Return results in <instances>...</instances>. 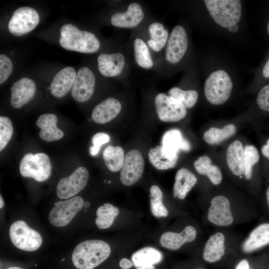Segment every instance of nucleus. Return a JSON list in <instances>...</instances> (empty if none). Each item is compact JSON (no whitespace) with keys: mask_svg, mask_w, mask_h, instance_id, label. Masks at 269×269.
Here are the masks:
<instances>
[{"mask_svg":"<svg viewBox=\"0 0 269 269\" xmlns=\"http://www.w3.org/2000/svg\"><path fill=\"white\" fill-rule=\"evenodd\" d=\"M208 219L219 226H226L233 222L230 202L225 196L219 195L214 197L210 202Z\"/></svg>","mask_w":269,"mask_h":269,"instance_id":"obj_14","label":"nucleus"},{"mask_svg":"<svg viewBox=\"0 0 269 269\" xmlns=\"http://www.w3.org/2000/svg\"><path fill=\"white\" fill-rule=\"evenodd\" d=\"M197 181L196 176L189 169L182 167L176 172L173 185V197L183 200Z\"/></svg>","mask_w":269,"mask_h":269,"instance_id":"obj_24","label":"nucleus"},{"mask_svg":"<svg viewBox=\"0 0 269 269\" xmlns=\"http://www.w3.org/2000/svg\"><path fill=\"white\" fill-rule=\"evenodd\" d=\"M236 132V126L231 124L221 129L212 127L204 133L203 138L209 144H216L232 136Z\"/></svg>","mask_w":269,"mask_h":269,"instance_id":"obj_33","label":"nucleus"},{"mask_svg":"<svg viewBox=\"0 0 269 269\" xmlns=\"http://www.w3.org/2000/svg\"><path fill=\"white\" fill-rule=\"evenodd\" d=\"M39 20V14L35 9L21 6L13 13L8 23V28L12 35L21 36L33 30Z\"/></svg>","mask_w":269,"mask_h":269,"instance_id":"obj_8","label":"nucleus"},{"mask_svg":"<svg viewBox=\"0 0 269 269\" xmlns=\"http://www.w3.org/2000/svg\"><path fill=\"white\" fill-rule=\"evenodd\" d=\"M245 172L246 179L252 176V168L259 160L260 155L257 148L252 145H247L244 148Z\"/></svg>","mask_w":269,"mask_h":269,"instance_id":"obj_37","label":"nucleus"},{"mask_svg":"<svg viewBox=\"0 0 269 269\" xmlns=\"http://www.w3.org/2000/svg\"><path fill=\"white\" fill-rule=\"evenodd\" d=\"M0 209H1L3 207V205H4V202L1 197V195L0 196Z\"/></svg>","mask_w":269,"mask_h":269,"instance_id":"obj_48","label":"nucleus"},{"mask_svg":"<svg viewBox=\"0 0 269 269\" xmlns=\"http://www.w3.org/2000/svg\"><path fill=\"white\" fill-rule=\"evenodd\" d=\"M96 78L92 71L82 67L78 71L71 90L72 98L80 103L88 101L94 91Z\"/></svg>","mask_w":269,"mask_h":269,"instance_id":"obj_13","label":"nucleus"},{"mask_svg":"<svg viewBox=\"0 0 269 269\" xmlns=\"http://www.w3.org/2000/svg\"><path fill=\"white\" fill-rule=\"evenodd\" d=\"M136 269H155L154 266H145L137 268Z\"/></svg>","mask_w":269,"mask_h":269,"instance_id":"obj_46","label":"nucleus"},{"mask_svg":"<svg viewBox=\"0 0 269 269\" xmlns=\"http://www.w3.org/2000/svg\"><path fill=\"white\" fill-rule=\"evenodd\" d=\"M238 26L237 25H235L231 28H229L228 29L231 32H235L238 30Z\"/></svg>","mask_w":269,"mask_h":269,"instance_id":"obj_47","label":"nucleus"},{"mask_svg":"<svg viewBox=\"0 0 269 269\" xmlns=\"http://www.w3.org/2000/svg\"><path fill=\"white\" fill-rule=\"evenodd\" d=\"M188 36L185 29L180 25L173 27L169 34L164 53L166 62L175 65L180 62L187 51Z\"/></svg>","mask_w":269,"mask_h":269,"instance_id":"obj_9","label":"nucleus"},{"mask_svg":"<svg viewBox=\"0 0 269 269\" xmlns=\"http://www.w3.org/2000/svg\"><path fill=\"white\" fill-rule=\"evenodd\" d=\"M233 82L229 74L223 69L212 72L205 80L204 92L206 99L212 104L220 105L229 98Z\"/></svg>","mask_w":269,"mask_h":269,"instance_id":"obj_4","label":"nucleus"},{"mask_svg":"<svg viewBox=\"0 0 269 269\" xmlns=\"http://www.w3.org/2000/svg\"><path fill=\"white\" fill-rule=\"evenodd\" d=\"M168 95L179 101L186 108L193 107L198 98V93L196 91L183 90L177 87L171 88L168 91Z\"/></svg>","mask_w":269,"mask_h":269,"instance_id":"obj_35","label":"nucleus"},{"mask_svg":"<svg viewBox=\"0 0 269 269\" xmlns=\"http://www.w3.org/2000/svg\"><path fill=\"white\" fill-rule=\"evenodd\" d=\"M134 50L135 61L137 65L144 69H150L154 66L149 48L144 41L139 37L134 41Z\"/></svg>","mask_w":269,"mask_h":269,"instance_id":"obj_31","label":"nucleus"},{"mask_svg":"<svg viewBox=\"0 0 269 269\" xmlns=\"http://www.w3.org/2000/svg\"><path fill=\"white\" fill-rule=\"evenodd\" d=\"M257 103L260 109L269 112V84L263 87L259 92Z\"/></svg>","mask_w":269,"mask_h":269,"instance_id":"obj_41","label":"nucleus"},{"mask_svg":"<svg viewBox=\"0 0 269 269\" xmlns=\"http://www.w3.org/2000/svg\"><path fill=\"white\" fill-rule=\"evenodd\" d=\"M110 140V135L106 133L100 132L94 134L92 138L93 145L89 148L90 154L93 156L97 155L101 146L108 143Z\"/></svg>","mask_w":269,"mask_h":269,"instance_id":"obj_40","label":"nucleus"},{"mask_svg":"<svg viewBox=\"0 0 269 269\" xmlns=\"http://www.w3.org/2000/svg\"><path fill=\"white\" fill-rule=\"evenodd\" d=\"M148 158L150 162L156 169L166 170L174 168L178 158L170 159L166 157L162 153L161 145L150 148L148 151Z\"/></svg>","mask_w":269,"mask_h":269,"instance_id":"obj_34","label":"nucleus"},{"mask_svg":"<svg viewBox=\"0 0 269 269\" xmlns=\"http://www.w3.org/2000/svg\"><path fill=\"white\" fill-rule=\"evenodd\" d=\"M163 258L162 254L154 248L147 247L134 252L132 256L134 266L139 267L153 266L159 263Z\"/></svg>","mask_w":269,"mask_h":269,"instance_id":"obj_28","label":"nucleus"},{"mask_svg":"<svg viewBox=\"0 0 269 269\" xmlns=\"http://www.w3.org/2000/svg\"><path fill=\"white\" fill-rule=\"evenodd\" d=\"M162 151L167 158H178L180 150L188 151L191 148L189 141L179 130L174 129L167 131L162 138Z\"/></svg>","mask_w":269,"mask_h":269,"instance_id":"obj_16","label":"nucleus"},{"mask_svg":"<svg viewBox=\"0 0 269 269\" xmlns=\"http://www.w3.org/2000/svg\"><path fill=\"white\" fill-rule=\"evenodd\" d=\"M13 70V63L6 55L0 54V84L4 83L10 76Z\"/></svg>","mask_w":269,"mask_h":269,"instance_id":"obj_39","label":"nucleus"},{"mask_svg":"<svg viewBox=\"0 0 269 269\" xmlns=\"http://www.w3.org/2000/svg\"><path fill=\"white\" fill-rule=\"evenodd\" d=\"M267 31H268V34H269V21L267 25Z\"/></svg>","mask_w":269,"mask_h":269,"instance_id":"obj_51","label":"nucleus"},{"mask_svg":"<svg viewBox=\"0 0 269 269\" xmlns=\"http://www.w3.org/2000/svg\"><path fill=\"white\" fill-rule=\"evenodd\" d=\"M148 32L149 39L146 44L149 48L156 52L161 51L166 46L169 38L167 29L162 23L154 21L149 25Z\"/></svg>","mask_w":269,"mask_h":269,"instance_id":"obj_27","label":"nucleus"},{"mask_svg":"<svg viewBox=\"0 0 269 269\" xmlns=\"http://www.w3.org/2000/svg\"><path fill=\"white\" fill-rule=\"evenodd\" d=\"M111 247L106 242L90 240L79 244L72 255L74 266L78 269H93L110 256Z\"/></svg>","mask_w":269,"mask_h":269,"instance_id":"obj_1","label":"nucleus"},{"mask_svg":"<svg viewBox=\"0 0 269 269\" xmlns=\"http://www.w3.org/2000/svg\"><path fill=\"white\" fill-rule=\"evenodd\" d=\"M205 6L212 19L220 26L229 28L240 20L242 3L239 0H205Z\"/></svg>","mask_w":269,"mask_h":269,"instance_id":"obj_3","label":"nucleus"},{"mask_svg":"<svg viewBox=\"0 0 269 269\" xmlns=\"http://www.w3.org/2000/svg\"><path fill=\"white\" fill-rule=\"evenodd\" d=\"M10 90V104L13 108L19 109L33 99L36 85L32 79L23 77L15 82Z\"/></svg>","mask_w":269,"mask_h":269,"instance_id":"obj_17","label":"nucleus"},{"mask_svg":"<svg viewBox=\"0 0 269 269\" xmlns=\"http://www.w3.org/2000/svg\"><path fill=\"white\" fill-rule=\"evenodd\" d=\"M266 195H267V202H268V206L269 207V187L267 189Z\"/></svg>","mask_w":269,"mask_h":269,"instance_id":"obj_49","label":"nucleus"},{"mask_svg":"<svg viewBox=\"0 0 269 269\" xmlns=\"http://www.w3.org/2000/svg\"><path fill=\"white\" fill-rule=\"evenodd\" d=\"M89 172L86 168L80 166L69 176L61 178L57 183L56 194L58 198L69 199L80 192L86 186Z\"/></svg>","mask_w":269,"mask_h":269,"instance_id":"obj_11","label":"nucleus"},{"mask_svg":"<svg viewBox=\"0 0 269 269\" xmlns=\"http://www.w3.org/2000/svg\"><path fill=\"white\" fill-rule=\"evenodd\" d=\"M154 104L157 116L162 122H177L186 116V108L179 101L164 93L156 95Z\"/></svg>","mask_w":269,"mask_h":269,"instance_id":"obj_10","label":"nucleus"},{"mask_svg":"<svg viewBox=\"0 0 269 269\" xmlns=\"http://www.w3.org/2000/svg\"><path fill=\"white\" fill-rule=\"evenodd\" d=\"M121 109L122 104L118 100L108 98L95 107L92 112V119L97 124L108 123L118 115Z\"/></svg>","mask_w":269,"mask_h":269,"instance_id":"obj_20","label":"nucleus"},{"mask_svg":"<svg viewBox=\"0 0 269 269\" xmlns=\"http://www.w3.org/2000/svg\"><path fill=\"white\" fill-rule=\"evenodd\" d=\"M226 160L233 174L239 176L244 174V148L240 141L236 140L229 145L226 152Z\"/></svg>","mask_w":269,"mask_h":269,"instance_id":"obj_23","label":"nucleus"},{"mask_svg":"<svg viewBox=\"0 0 269 269\" xmlns=\"http://www.w3.org/2000/svg\"><path fill=\"white\" fill-rule=\"evenodd\" d=\"M119 212V208L110 203H105L100 206L96 212V226L100 229L109 228L113 224Z\"/></svg>","mask_w":269,"mask_h":269,"instance_id":"obj_32","label":"nucleus"},{"mask_svg":"<svg viewBox=\"0 0 269 269\" xmlns=\"http://www.w3.org/2000/svg\"><path fill=\"white\" fill-rule=\"evenodd\" d=\"M196 235L195 228L192 226H188L180 233L172 232L164 233L160 236V244L166 249L176 250L185 243L193 241Z\"/></svg>","mask_w":269,"mask_h":269,"instance_id":"obj_22","label":"nucleus"},{"mask_svg":"<svg viewBox=\"0 0 269 269\" xmlns=\"http://www.w3.org/2000/svg\"><path fill=\"white\" fill-rule=\"evenodd\" d=\"M150 210L153 215L156 217H167L168 212L162 203L163 194L156 185H152L150 189Z\"/></svg>","mask_w":269,"mask_h":269,"instance_id":"obj_36","label":"nucleus"},{"mask_svg":"<svg viewBox=\"0 0 269 269\" xmlns=\"http://www.w3.org/2000/svg\"><path fill=\"white\" fill-rule=\"evenodd\" d=\"M119 265L123 269H129L134 266V264L129 259L123 258L120 261Z\"/></svg>","mask_w":269,"mask_h":269,"instance_id":"obj_42","label":"nucleus"},{"mask_svg":"<svg viewBox=\"0 0 269 269\" xmlns=\"http://www.w3.org/2000/svg\"><path fill=\"white\" fill-rule=\"evenodd\" d=\"M100 73L106 77H115L120 75L126 66V60L121 52L101 53L97 58Z\"/></svg>","mask_w":269,"mask_h":269,"instance_id":"obj_18","label":"nucleus"},{"mask_svg":"<svg viewBox=\"0 0 269 269\" xmlns=\"http://www.w3.org/2000/svg\"><path fill=\"white\" fill-rule=\"evenodd\" d=\"M77 73L70 66L60 70L53 77L50 85L51 94L57 98L65 96L71 90Z\"/></svg>","mask_w":269,"mask_h":269,"instance_id":"obj_19","label":"nucleus"},{"mask_svg":"<svg viewBox=\"0 0 269 269\" xmlns=\"http://www.w3.org/2000/svg\"><path fill=\"white\" fill-rule=\"evenodd\" d=\"M269 244V223H263L254 229L244 242L242 248L246 253H251Z\"/></svg>","mask_w":269,"mask_h":269,"instance_id":"obj_25","label":"nucleus"},{"mask_svg":"<svg viewBox=\"0 0 269 269\" xmlns=\"http://www.w3.org/2000/svg\"><path fill=\"white\" fill-rule=\"evenodd\" d=\"M60 33L59 43L66 50L91 54L100 49V42L93 33L80 30L72 24L62 25Z\"/></svg>","mask_w":269,"mask_h":269,"instance_id":"obj_2","label":"nucleus"},{"mask_svg":"<svg viewBox=\"0 0 269 269\" xmlns=\"http://www.w3.org/2000/svg\"><path fill=\"white\" fill-rule=\"evenodd\" d=\"M105 165L111 171L117 172L121 170L124 160V151L120 146L108 145L103 152Z\"/></svg>","mask_w":269,"mask_h":269,"instance_id":"obj_30","label":"nucleus"},{"mask_svg":"<svg viewBox=\"0 0 269 269\" xmlns=\"http://www.w3.org/2000/svg\"><path fill=\"white\" fill-rule=\"evenodd\" d=\"M84 205L86 207H88V206L90 205L89 203L88 202H86V204H84Z\"/></svg>","mask_w":269,"mask_h":269,"instance_id":"obj_52","label":"nucleus"},{"mask_svg":"<svg viewBox=\"0 0 269 269\" xmlns=\"http://www.w3.org/2000/svg\"><path fill=\"white\" fill-rule=\"evenodd\" d=\"M144 161L141 152L136 149L129 150L125 156L121 170L120 180L125 186H132L141 178L144 170Z\"/></svg>","mask_w":269,"mask_h":269,"instance_id":"obj_12","label":"nucleus"},{"mask_svg":"<svg viewBox=\"0 0 269 269\" xmlns=\"http://www.w3.org/2000/svg\"><path fill=\"white\" fill-rule=\"evenodd\" d=\"M262 73L264 77L269 78V57L263 67Z\"/></svg>","mask_w":269,"mask_h":269,"instance_id":"obj_45","label":"nucleus"},{"mask_svg":"<svg viewBox=\"0 0 269 269\" xmlns=\"http://www.w3.org/2000/svg\"><path fill=\"white\" fill-rule=\"evenodd\" d=\"M21 175L33 178L38 182L47 180L51 171V165L48 156L42 152L33 154H26L22 158L19 165Z\"/></svg>","mask_w":269,"mask_h":269,"instance_id":"obj_5","label":"nucleus"},{"mask_svg":"<svg viewBox=\"0 0 269 269\" xmlns=\"http://www.w3.org/2000/svg\"><path fill=\"white\" fill-rule=\"evenodd\" d=\"M57 117L53 114H44L38 117L36 124L41 129L39 133L41 139L51 142L58 140L64 136L63 132L57 127Z\"/></svg>","mask_w":269,"mask_h":269,"instance_id":"obj_21","label":"nucleus"},{"mask_svg":"<svg viewBox=\"0 0 269 269\" xmlns=\"http://www.w3.org/2000/svg\"></svg>","mask_w":269,"mask_h":269,"instance_id":"obj_53","label":"nucleus"},{"mask_svg":"<svg viewBox=\"0 0 269 269\" xmlns=\"http://www.w3.org/2000/svg\"><path fill=\"white\" fill-rule=\"evenodd\" d=\"M144 13L141 6L137 2L131 3L127 9L114 13L110 19L112 25L123 28H132L137 26L142 21Z\"/></svg>","mask_w":269,"mask_h":269,"instance_id":"obj_15","label":"nucleus"},{"mask_svg":"<svg viewBox=\"0 0 269 269\" xmlns=\"http://www.w3.org/2000/svg\"><path fill=\"white\" fill-rule=\"evenodd\" d=\"M261 151L265 157L269 158V138L267 140L266 144L262 146Z\"/></svg>","mask_w":269,"mask_h":269,"instance_id":"obj_44","label":"nucleus"},{"mask_svg":"<svg viewBox=\"0 0 269 269\" xmlns=\"http://www.w3.org/2000/svg\"><path fill=\"white\" fill-rule=\"evenodd\" d=\"M84 205L83 199L79 196L55 202L49 214L50 224L58 227L67 225Z\"/></svg>","mask_w":269,"mask_h":269,"instance_id":"obj_7","label":"nucleus"},{"mask_svg":"<svg viewBox=\"0 0 269 269\" xmlns=\"http://www.w3.org/2000/svg\"><path fill=\"white\" fill-rule=\"evenodd\" d=\"M225 236L220 232L212 235L206 242L203 253L204 260L209 263L220 260L225 254Z\"/></svg>","mask_w":269,"mask_h":269,"instance_id":"obj_26","label":"nucleus"},{"mask_svg":"<svg viewBox=\"0 0 269 269\" xmlns=\"http://www.w3.org/2000/svg\"><path fill=\"white\" fill-rule=\"evenodd\" d=\"M13 134V128L10 119L4 116L0 117V151L7 145Z\"/></svg>","mask_w":269,"mask_h":269,"instance_id":"obj_38","label":"nucleus"},{"mask_svg":"<svg viewBox=\"0 0 269 269\" xmlns=\"http://www.w3.org/2000/svg\"><path fill=\"white\" fill-rule=\"evenodd\" d=\"M7 269H23L19 267H11L10 268H7Z\"/></svg>","mask_w":269,"mask_h":269,"instance_id":"obj_50","label":"nucleus"},{"mask_svg":"<svg viewBox=\"0 0 269 269\" xmlns=\"http://www.w3.org/2000/svg\"><path fill=\"white\" fill-rule=\"evenodd\" d=\"M11 243L21 250L32 252L37 250L42 244V239L39 233L29 227L21 220L13 223L9 228Z\"/></svg>","mask_w":269,"mask_h":269,"instance_id":"obj_6","label":"nucleus"},{"mask_svg":"<svg viewBox=\"0 0 269 269\" xmlns=\"http://www.w3.org/2000/svg\"><path fill=\"white\" fill-rule=\"evenodd\" d=\"M235 269H250L249 264L247 260H243L240 262Z\"/></svg>","mask_w":269,"mask_h":269,"instance_id":"obj_43","label":"nucleus"},{"mask_svg":"<svg viewBox=\"0 0 269 269\" xmlns=\"http://www.w3.org/2000/svg\"><path fill=\"white\" fill-rule=\"evenodd\" d=\"M197 171L201 175L207 176L214 185L219 184L222 180V174L220 168L212 164L211 158L207 155L200 156L194 162Z\"/></svg>","mask_w":269,"mask_h":269,"instance_id":"obj_29","label":"nucleus"}]
</instances>
